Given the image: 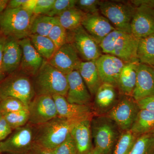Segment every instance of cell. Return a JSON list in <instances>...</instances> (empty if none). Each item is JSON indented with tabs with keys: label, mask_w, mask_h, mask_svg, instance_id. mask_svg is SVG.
Here are the masks:
<instances>
[{
	"label": "cell",
	"mask_w": 154,
	"mask_h": 154,
	"mask_svg": "<svg viewBox=\"0 0 154 154\" xmlns=\"http://www.w3.org/2000/svg\"><path fill=\"white\" fill-rule=\"evenodd\" d=\"M36 95H60L66 97L68 90L66 75L45 60L38 72L32 77Z\"/></svg>",
	"instance_id": "1"
},
{
	"label": "cell",
	"mask_w": 154,
	"mask_h": 154,
	"mask_svg": "<svg viewBox=\"0 0 154 154\" xmlns=\"http://www.w3.org/2000/svg\"><path fill=\"white\" fill-rule=\"evenodd\" d=\"M79 122L57 116L46 123L34 126L35 143L53 150L66 140Z\"/></svg>",
	"instance_id": "2"
},
{
	"label": "cell",
	"mask_w": 154,
	"mask_h": 154,
	"mask_svg": "<svg viewBox=\"0 0 154 154\" xmlns=\"http://www.w3.org/2000/svg\"><path fill=\"white\" fill-rule=\"evenodd\" d=\"M139 40L131 33L115 30L105 37L99 46L102 53L114 56L128 63L138 60Z\"/></svg>",
	"instance_id": "3"
},
{
	"label": "cell",
	"mask_w": 154,
	"mask_h": 154,
	"mask_svg": "<svg viewBox=\"0 0 154 154\" xmlns=\"http://www.w3.org/2000/svg\"><path fill=\"white\" fill-rule=\"evenodd\" d=\"M34 14L22 7L6 8L0 13L1 33L5 37L19 40L30 35V28Z\"/></svg>",
	"instance_id": "4"
},
{
	"label": "cell",
	"mask_w": 154,
	"mask_h": 154,
	"mask_svg": "<svg viewBox=\"0 0 154 154\" xmlns=\"http://www.w3.org/2000/svg\"><path fill=\"white\" fill-rule=\"evenodd\" d=\"M91 129L94 147L103 154H111L122 132L116 123L106 115L94 116Z\"/></svg>",
	"instance_id": "5"
},
{
	"label": "cell",
	"mask_w": 154,
	"mask_h": 154,
	"mask_svg": "<svg viewBox=\"0 0 154 154\" xmlns=\"http://www.w3.org/2000/svg\"><path fill=\"white\" fill-rule=\"evenodd\" d=\"M19 70L6 77L0 82V99L14 97L28 105L36 96L32 80Z\"/></svg>",
	"instance_id": "6"
},
{
	"label": "cell",
	"mask_w": 154,
	"mask_h": 154,
	"mask_svg": "<svg viewBox=\"0 0 154 154\" xmlns=\"http://www.w3.org/2000/svg\"><path fill=\"white\" fill-rule=\"evenodd\" d=\"M136 8L130 1H101L100 13L116 30L131 33V25Z\"/></svg>",
	"instance_id": "7"
},
{
	"label": "cell",
	"mask_w": 154,
	"mask_h": 154,
	"mask_svg": "<svg viewBox=\"0 0 154 154\" xmlns=\"http://www.w3.org/2000/svg\"><path fill=\"white\" fill-rule=\"evenodd\" d=\"M68 42L72 44L82 61H96L103 54L99 45L82 25L68 31Z\"/></svg>",
	"instance_id": "8"
},
{
	"label": "cell",
	"mask_w": 154,
	"mask_h": 154,
	"mask_svg": "<svg viewBox=\"0 0 154 154\" xmlns=\"http://www.w3.org/2000/svg\"><path fill=\"white\" fill-rule=\"evenodd\" d=\"M34 143V127L28 123L0 142V153L27 154Z\"/></svg>",
	"instance_id": "9"
},
{
	"label": "cell",
	"mask_w": 154,
	"mask_h": 154,
	"mask_svg": "<svg viewBox=\"0 0 154 154\" xmlns=\"http://www.w3.org/2000/svg\"><path fill=\"white\" fill-rule=\"evenodd\" d=\"M140 110L137 102L132 96L120 95L116 105L106 116L123 132L130 130Z\"/></svg>",
	"instance_id": "10"
},
{
	"label": "cell",
	"mask_w": 154,
	"mask_h": 154,
	"mask_svg": "<svg viewBox=\"0 0 154 154\" xmlns=\"http://www.w3.org/2000/svg\"><path fill=\"white\" fill-rule=\"evenodd\" d=\"M28 123L33 126L44 124L57 116L55 102L52 96L36 95L28 105Z\"/></svg>",
	"instance_id": "11"
},
{
	"label": "cell",
	"mask_w": 154,
	"mask_h": 154,
	"mask_svg": "<svg viewBox=\"0 0 154 154\" xmlns=\"http://www.w3.org/2000/svg\"><path fill=\"white\" fill-rule=\"evenodd\" d=\"M120 96L116 87L102 83L94 96L91 107L94 116L106 115L116 105Z\"/></svg>",
	"instance_id": "12"
},
{
	"label": "cell",
	"mask_w": 154,
	"mask_h": 154,
	"mask_svg": "<svg viewBox=\"0 0 154 154\" xmlns=\"http://www.w3.org/2000/svg\"><path fill=\"white\" fill-rule=\"evenodd\" d=\"M82 61L72 44L67 42L57 50L48 62L52 66L67 75L78 70Z\"/></svg>",
	"instance_id": "13"
},
{
	"label": "cell",
	"mask_w": 154,
	"mask_h": 154,
	"mask_svg": "<svg viewBox=\"0 0 154 154\" xmlns=\"http://www.w3.org/2000/svg\"><path fill=\"white\" fill-rule=\"evenodd\" d=\"M131 25V33L138 39L154 34V8L141 5L135 7Z\"/></svg>",
	"instance_id": "14"
},
{
	"label": "cell",
	"mask_w": 154,
	"mask_h": 154,
	"mask_svg": "<svg viewBox=\"0 0 154 154\" xmlns=\"http://www.w3.org/2000/svg\"><path fill=\"white\" fill-rule=\"evenodd\" d=\"M55 102L57 116L67 120L80 122L94 116L91 106L72 104L66 97L60 95L52 96Z\"/></svg>",
	"instance_id": "15"
},
{
	"label": "cell",
	"mask_w": 154,
	"mask_h": 154,
	"mask_svg": "<svg viewBox=\"0 0 154 154\" xmlns=\"http://www.w3.org/2000/svg\"><path fill=\"white\" fill-rule=\"evenodd\" d=\"M66 77L68 83L67 101L72 104L91 106L93 97L79 71H74Z\"/></svg>",
	"instance_id": "16"
},
{
	"label": "cell",
	"mask_w": 154,
	"mask_h": 154,
	"mask_svg": "<svg viewBox=\"0 0 154 154\" xmlns=\"http://www.w3.org/2000/svg\"><path fill=\"white\" fill-rule=\"evenodd\" d=\"M95 62L102 83L116 87L119 77L125 63L116 57L104 54Z\"/></svg>",
	"instance_id": "17"
},
{
	"label": "cell",
	"mask_w": 154,
	"mask_h": 154,
	"mask_svg": "<svg viewBox=\"0 0 154 154\" xmlns=\"http://www.w3.org/2000/svg\"><path fill=\"white\" fill-rule=\"evenodd\" d=\"M22 57L19 70L30 77L36 74L45 60L33 47L29 37L19 40Z\"/></svg>",
	"instance_id": "18"
},
{
	"label": "cell",
	"mask_w": 154,
	"mask_h": 154,
	"mask_svg": "<svg viewBox=\"0 0 154 154\" xmlns=\"http://www.w3.org/2000/svg\"><path fill=\"white\" fill-rule=\"evenodd\" d=\"M154 95L153 67L140 62L137 66L136 82L132 97L137 102L146 97Z\"/></svg>",
	"instance_id": "19"
},
{
	"label": "cell",
	"mask_w": 154,
	"mask_h": 154,
	"mask_svg": "<svg viewBox=\"0 0 154 154\" xmlns=\"http://www.w3.org/2000/svg\"><path fill=\"white\" fill-rule=\"evenodd\" d=\"M82 26L99 45L110 32L116 30L100 12L87 14Z\"/></svg>",
	"instance_id": "20"
},
{
	"label": "cell",
	"mask_w": 154,
	"mask_h": 154,
	"mask_svg": "<svg viewBox=\"0 0 154 154\" xmlns=\"http://www.w3.org/2000/svg\"><path fill=\"white\" fill-rule=\"evenodd\" d=\"M22 54L19 40L12 37H6L2 57L3 71L6 77L19 70Z\"/></svg>",
	"instance_id": "21"
},
{
	"label": "cell",
	"mask_w": 154,
	"mask_h": 154,
	"mask_svg": "<svg viewBox=\"0 0 154 154\" xmlns=\"http://www.w3.org/2000/svg\"><path fill=\"white\" fill-rule=\"evenodd\" d=\"M92 119H85L78 122L70 132L79 154H87L93 148L91 129Z\"/></svg>",
	"instance_id": "22"
},
{
	"label": "cell",
	"mask_w": 154,
	"mask_h": 154,
	"mask_svg": "<svg viewBox=\"0 0 154 154\" xmlns=\"http://www.w3.org/2000/svg\"><path fill=\"white\" fill-rule=\"evenodd\" d=\"M139 63L137 60L125 64L119 77L116 85V88L120 95L132 96L135 87L137 70Z\"/></svg>",
	"instance_id": "23"
},
{
	"label": "cell",
	"mask_w": 154,
	"mask_h": 154,
	"mask_svg": "<svg viewBox=\"0 0 154 154\" xmlns=\"http://www.w3.org/2000/svg\"><path fill=\"white\" fill-rule=\"evenodd\" d=\"M92 97L102 82L95 61H82L78 69Z\"/></svg>",
	"instance_id": "24"
},
{
	"label": "cell",
	"mask_w": 154,
	"mask_h": 154,
	"mask_svg": "<svg viewBox=\"0 0 154 154\" xmlns=\"http://www.w3.org/2000/svg\"><path fill=\"white\" fill-rule=\"evenodd\" d=\"M154 128V112L140 110L130 131L137 137L150 133Z\"/></svg>",
	"instance_id": "25"
},
{
	"label": "cell",
	"mask_w": 154,
	"mask_h": 154,
	"mask_svg": "<svg viewBox=\"0 0 154 154\" xmlns=\"http://www.w3.org/2000/svg\"><path fill=\"white\" fill-rule=\"evenodd\" d=\"M87 14L76 7L65 11L57 17L58 21L68 31L82 26Z\"/></svg>",
	"instance_id": "26"
},
{
	"label": "cell",
	"mask_w": 154,
	"mask_h": 154,
	"mask_svg": "<svg viewBox=\"0 0 154 154\" xmlns=\"http://www.w3.org/2000/svg\"><path fill=\"white\" fill-rule=\"evenodd\" d=\"M31 43L36 51L45 60L48 61L53 56L57 48L48 36L31 34L29 36Z\"/></svg>",
	"instance_id": "27"
},
{
	"label": "cell",
	"mask_w": 154,
	"mask_h": 154,
	"mask_svg": "<svg viewBox=\"0 0 154 154\" xmlns=\"http://www.w3.org/2000/svg\"><path fill=\"white\" fill-rule=\"evenodd\" d=\"M137 56L140 63L154 66V34L139 39Z\"/></svg>",
	"instance_id": "28"
},
{
	"label": "cell",
	"mask_w": 154,
	"mask_h": 154,
	"mask_svg": "<svg viewBox=\"0 0 154 154\" xmlns=\"http://www.w3.org/2000/svg\"><path fill=\"white\" fill-rule=\"evenodd\" d=\"M57 21V17H51L45 15H34L30 28V35L36 34L48 36L50 31Z\"/></svg>",
	"instance_id": "29"
},
{
	"label": "cell",
	"mask_w": 154,
	"mask_h": 154,
	"mask_svg": "<svg viewBox=\"0 0 154 154\" xmlns=\"http://www.w3.org/2000/svg\"><path fill=\"white\" fill-rule=\"evenodd\" d=\"M154 136L151 133L138 137L129 154H154Z\"/></svg>",
	"instance_id": "30"
},
{
	"label": "cell",
	"mask_w": 154,
	"mask_h": 154,
	"mask_svg": "<svg viewBox=\"0 0 154 154\" xmlns=\"http://www.w3.org/2000/svg\"><path fill=\"white\" fill-rule=\"evenodd\" d=\"M138 137L130 130L122 132L113 151V154H129Z\"/></svg>",
	"instance_id": "31"
},
{
	"label": "cell",
	"mask_w": 154,
	"mask_h": 154,
	"mask_svg": "<svg viewBox=\"0 0 154 154\" xmlns=\"http://www.w3.org/2000/svg\"><path fill=\"white\" fill-rule=\"evenodd\" d=\"M6 121L13 129H16L25 126L29 121L28 109L17 112L7 113L3 115Z\"/></svg>",
	"instance_id": "32"
},
{
	"label": "cell",
	"mask_w": 154,
	"mask_h": 154,
	"mask_svg": "<svg viewBox=\"0 0 154 154\" xmlns=\"http://www.w3.org/2000/svg\"><path fill=\"white\" fill-rule=\"evenodd\" d=\"M26 109H28V107L24 102L14 97H8L0 102V113L2 116Z\"/></svg>",
	"instance_id": "33"
},
{
	"label": "cell",
	"mask_w": 154,
	"mask_h": 154,
	"mask_svg": "<svg viewBox=\"0 0 154 154\" xmlns=\"http://www.w3.org/2000/svg\"><path fill=\"white\" fill-rule=\"evenodd\" d=\"M57 49L68 42V31L58 21L53 26L48 35Z\"/></svg>",
	"instance_id": "34"
},
{
	"label": "cell",
	"mask_w": 154,
	"mask_h": 154,
	"mask_svg": "<svg viewBox=\"0 0 154 154\" xmlns=\"http://www.w3.org/2000/svg\"><path fill=\"white\" fill-rule=\"evenodd\" d=\"M77 0H55L50 12L47 16L57 17L65 11L75 7Z\"/></svg>",
	"instance_id": "35"
},
{
	"label": "cell",
	"mask_w": 154,
	"mask_h": 154,
	"mask_svg": "<svg viewBox=\"0 0 154 154\" xmlns=\"http://www.w3.org/2000/svg\"><path fill=\"white\" fill-rule=\"evenodd\" d=\"M101 1L99 0H77L76 8L86 14L99 13Z\"/></svg>",
	"instance_id": "36"
},
{
	"label": "cell",
	"mask_w": 154,
	"mask_h": 154,
	"mask_svg": "<svg viewBox=\"0 0 154 154\" xmlns=\"http://www.w3.org/2000/svg\"><path fill=\"white\" fill-rule=\"evenodd\" d=\"M52 151L54 154H79L74 141L70 134L65 141Z\"/></svg>",
	"instance_id": "37"
},
{
	"label": "cell",
	"mask_w": 154,
	"mask_h": 154,
	"mask_svg": "<svg viewBox=\"0 0 154 154\" xmlns=\"http://www.w3.org/2000/svg\"><path fill=\"white\" fill-rule=\"evenodd\" d=\"M55 0H37L33 14L36 15H47L51 11Z\"/></svg>",
	"instance_id": "38"
},
{
	"label": "cell",
	"mask_w": 154,
	"mask_h": 154,
	"mask_svg": "<svg viewBox=\"0 0 154 154\" xmlns=\"http://www.w3.org/2000/svg\"><path fill=\"white\" fill-rule=\"evenodd\" d=\"M137 102L140 110L154 112V95L146 97Z\"/></svg>",
	"instance_id": "39"
},
{
	"label": "cell",
	"mask_w": 154,
	"mask_h": 154,
	"mask_svg": "<svg viewBox=\"0 0 154 154\" xmlns=\"http://www.w3.org/2000/svg\"><path fill=\"white\" fill-rule=\"evenodd\" d=\"M12 129L2 116L0 120V142L5 140L12 133Z\"/></svg>",
	"instance_id": "40"
},
{
	"label": "cell",
	"mask_w": 154,
	"mask_h": 154,
	"mask_svg": "<svg viewBox=\"0 0 154 154\" xmlns=\"http://www.w3.org/2000/svg\"><path fill=\"white\" fill-rule=\"evenodd\" d=\"M6 38V37L2 34H0V82L6 77L3 71L2 65L3 48Z\"/></svg>",
	"instance_id": "41"
},
{
	"label": "cell",
	"mask_w": 154,
	"mask_h": 154,
	"mask_svg": "<svg viewBox=\"0 0 154 154\" xmlns=\"http://www.w3.org/2000/svg\"><path fill=\"white\" fill-rule=\"evenodd\" d=\"M27 154H54L51 150L45 148L34 143Z\"/></svg>",
	"instance_id": "42"
},
{
	"label": "cell",
	"mask_w": 154,
	"mask_h": 154,
	"mask_svg": "<svg viewBox=\"0 0 154 154\" xmlns=\"http://www.w3.org/2000/svg\"><path fill=\"white\" fill-rule=\"evenodd\" d=\"M37 2V0H26L22 8L29 12L33 13L35 10Z\"/></svg>",
	"instance_id": "43"
},
{
	"label": "cell",
	"mask_w": 154,
	"mask_h": 154,
	"mask_svg": "<svg viewBox=\"0 0 154 154\" xmlns=\"http://www.w3.org/2000/svg\"><path fill=\"white\" fill-rule=\"evenodd\" d=\"M131 2L135 7L143 5L149 6L154 8V1H141V0H134L130 1Z\"/></svg>",
	"instance_id": "44"
},
{
	"label": "cell",
	"mask_w": 154,
	"mask_h": 154,
	"mask_svg": "<svg viewBox=\"0 0 154 154\" xmlns=\"http://www.w3.org/2000/svg\"><path fill=\"white\" fill-rule=\"evenodd\" d=\"M26 0H10L9 1L7 8L15 9L22 7Z\"/></svg>",
	"instance_id": "45"
},
{
	"label": "cell",
	"mask_w": 154,
	"mask_h": 154,
	"mask_svg": "<svg viewBox=\"0 0 154 154\" xmlns=\"http://www.w3.org/2000/svg\"><path fill=\"white\" fill-rule=\"evenodd\" d=\"M8 2V0H0V13L6 10Z\"/></svg>",
	"instance_id": "46"
},
{
	"label": "cell",
	"mask_w": 154,
	"mask_h": 154,
	"mask_svg": "<svg viewBox=\"0 0 154 154\" xmlns=\"http://www.w3.org/2000/svg\"><path fill=\"white\" fill-rule=\"evenodd\" d=\"M87 154H103L98 149L94 147Z\"/></svg>",
	"instance_id": "47"
},
{
	"label": "cell",
	"mask_w": 154,
	"mask_h": 154,
	"mask_svg": "<svg viewBox=\"0 0 154 154\" xmlns=\"http://www.w3.org/2000/svg\"><path fill=\"white\" fill-rule=\"evenodd\" d=\"M154 136V129L152 130V131H151V132H150Z\"/></svg>",
	"instance_id": "48"
},
{
	"label": "cell",
	"mask_w": 154,
	"mask_h": 154,
	"mask_svg": "<svg viewBox=\"0 0 154 154\" xmlns=\"http://www.w3.org/2000/svg\"><path fill=\"white\" fill-rule=\"evenodd\" d=\"M3 116L2 115V113H0V120H1V119L2 118V117Z\"/></svg>",
	"instance_id": "49"
},
{
	"label": "cell",
	"mask_w": 154,
	"mask_h": 154,
	"mask_svg": "<svg viewBox=\"0 0 154 154\" xmlns=\"http://www.w3.org/2000/svg\"><path fill=\"white\" fill-rule=\"evenodd\" d=\"M1 100H1V99H0V102H1Z\"/></svg>",
	"instance_id": "50"
},
{
	"label": "cell",
	"mask_w": 154,
	"mask_h": 154,
	"mask_svg": "<svg viewBox=\"0 0 154 154\" xmlns=\"http://www.w3.org/2000/svg\"><path fill=\"white\" fill-rule=\"evenodd\" d=\"M1 30H0V34H1Z\"/></svg>",
	"instance_id": "51"
},
{
	"label": "cell",
	"mask_w": 154,
	"mask_h": 154,
	"mask_svg": "<svg viewBox=\"0 0 154 154\" xmlns=\"http://www.w3.org/2000/svg\"><path fill=\"white\" fill-rule=\"evenodd\" d=\"M154 70V66L153 67Z\"/></svg>",
	"instance_id": "52"
},
{
	"label": "cell",
	"mask_w": 154,
	"mask_h": 154,
	"mask_svg": "<svg viewBox=\"0 0 154 154\" xmlns=\"http://www.w3.org/2000/svg\"></svg>",
	"instance_id": "53"
}]
</instances>
